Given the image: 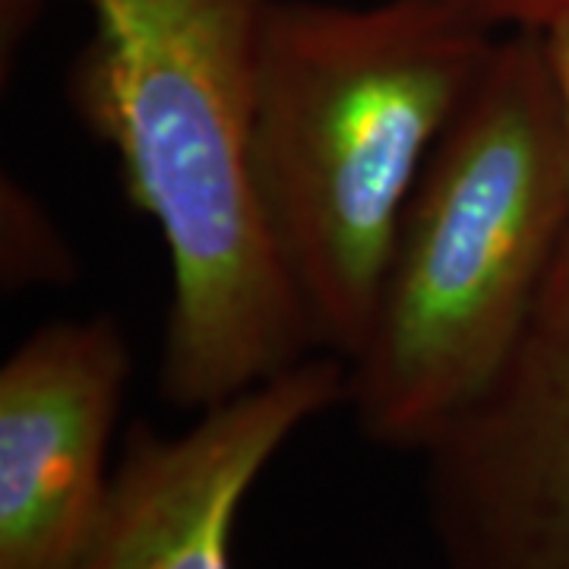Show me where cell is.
Segmentation results:
<instances>
[{
  "label": "cell",
  "mask_w": 569,
  "mask_h": 569,
  "mask_svg": "<svg viewBox=\"0 0 569 569\" xmlns=\"http://www.w3.org/2000/svg\"><path fill=\"white\" fill-rule=\"evenodd\" d=\"M421 456L443 569H569V241L512 358Z\"/></svg>",
  "instance_id": "277c9868"
},
{
  "label": "cell",
  "mask_w": 569,
  "mask_h": 569,
  "mask_svg": "<svg viewBox=\"0 0 569 569\" xmlns=\"http://www.w3.org/2000/svg\"><path fill=\"white\" fill-rule=\"evenodd\" d=\"M545 44H548L550 63H553V77H557V86H560V99H563L569 130V22L545 32Z\"/></svg>",
  "instance_id": "9c48e42d"
},
{
  "label": "cell",
  "mask_w": 569,
  "mask_h": 569,
  "mask_svg": "<svg viewBox=\"0 0 569 569\" xmlns=\"http://www.w3.org/2000/svg\"><path fill=\"white\" fill-rule=\"evenodd\" d=\"M86 127L168 260L159 387L203 411L320 351L269 241L253 137L276 0H77Z\"/></svg>",
  "instance_id": "6da1fadb"
},
{
  "label": "cell",
  "mask_w": 569,
  "mask_h": 569,
  "mask_svg": "<svg viewBox=\"0 0 569 569\" xmlns=\"http://www.w3.org/2000/svg\"><path fill=\"white\" fill-rule=\"evenodd\" d=\"M569 241V130L541 32H503L408 200L346 406L421 449L519 348Z\"/></svg>",
  "instance_id": "3957f363"
},
{
  "label": "cell",
  "mask_w": 569,
  "mask_h": 569,
  "mask_svg": "<svg viewBox=\"0 0 569 569\" xmlns=\"http://www.w3.org/2000/svg\"><path fill=\"white\" fill-rule=\"evenodd\" d=\"M3 7V54L10 51V41H13V51L20 44L22 29H26V17H29V0H0Z\"/></svg>",
  "instance_id": "30bf717a"
},
{
  "label": "cell",
  "mask_w": 569,
  "mask_h": 569,
  "mask_svg": "<svg viewBox=\"0 0 569 569\" xmlns=\"http://www.w3.org/2000/svg\"><path fill=\"white\" fill-rule=\"evenodd\" d=\"M0 228H3V284L20 291L32 284L63 282L70 276L73 253L58 224L48 219L36 193L17 178L0 187Z\"/></svg>",
  "instance_id": "52a82bcc"
},
{
  "label": "cell",
  "mask_w": 569,
  "mask_h": 569,
  "mask_svg": "<svg viewBox=\"0 0 569 569\" xmlns=\"http://www.w3.org/2000/svg\"><path fill=\"white\" fill-rule=\"evenodd\" d=\"M500 36L447 0L272 3L257 197L313 342L346 365L408 200Z\"/></svg>",
  "instance_id": "7a4b0ae2"
},
{
  "label": "cell",
  "mask_w": 569,
  "mask_h": 569,
  "mask_svg": "<svg viewBox=\"0 0 569 569\" xmlns=\"http://www.w3.org/2000/svg\"><path fill=\"white\" fill-rule=\"evenodd\" d=\"M130 377L111 313L58 320L0 367V569H73L99 526Z\"/></svg>",
  "instance_id": "8992f818"
},
{
  "label": "cell",
  "mask_w": 569,
  "mask_h": 569,
  "mask_svg": "<svg viewBox=\"0 0 569 569\" xmlns=\"http://www.w3.org/2000/svg\"><path fill=\"white\" fill-rule=\"evenodd\" d=\"M493 32H550L569 22V0H447Z\"/></svg>",
  "instance_id": "ba28073f"
},
{
  "label": "cell",
  "mask_w": 569,
  "mask_h": 569,
  "mask_svg": "<svg viewBox=\"0 0 569 569\" xmlns=\"http://www.w3.org/2000/svg\"><path fill=\"white\" fill-rule=\"evenodd\" d=\"M346 361L313 351L193 411L181 433L133 427L73 569H231V535L247 493L301 427L346 406Z\"/></svg>",
  "instance_id": "5b68a950"
}]
</instances>
